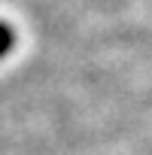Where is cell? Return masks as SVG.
Wrapping results in <instances>:
<instances>
[{"instance_id": "cell-1", "label": "cell", "mask_w": 152, "mask_h": 155, "mask_svg": "<svg viewBox=\"0 0 152 155\" xmlns=\"http://www.w3.org/2000/svg\"><path fill=\"white\" fill-rule=\"evenodd\" d=\"M9 46H12V34H9V28H6V25H0V55H3Z\"/></svg>"}]
</instances>
